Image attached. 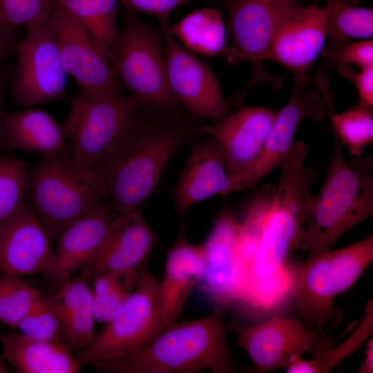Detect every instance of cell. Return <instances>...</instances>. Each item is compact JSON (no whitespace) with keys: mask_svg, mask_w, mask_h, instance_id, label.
<instances>
[{"mask_svg":"<svg viewBox=\"0 0 373 373\" xmlns=\"http://www.w3.org/2000/svg\"><path fill=\"white\" fill-rule=\"evenodd\" d=\"M198 127L181 119H159L142 111L119 144L96 169L109 203L119 213L140 209L155 190L169 162Z\"/></svg>","mask_w":373,"mask_h":373,"instance_id":"6da1fadb","label":"cell"},{"mask_svg":"<svg viewBox=\"0 0 373 373\" xmlns=\"http://www.w3.org/2000/svg\"><path fill=\"white\" fill-rule=\"evenodd\" d=\"M227 309L215 306L204 317L175 323L140 349L92 366L105 373L236 372L224 322Z\"/></svg>","mask_w":373,"mask_h":373,"instance_id":"7a4b0ae2","label":"cell"},{"mask_svg":"<svg viewBox=\"0 0 373 373\" xmlns=\"http://www.w3.org/2000/svg\"><path fill=\"white\" fill-rule=\"evenodd\" d=\"M372 216L373 157H354L347 162L335 134L327 177L296 249L308 251L309 258L329 251L343 234Z\"/></svg>","mask_w":373,"mask_h":373,"instance_id":"3957f363","label":"cell"},{"mask_svg":"<svg viewBox=\"0 0 373 373\" xmlns=\"http://www.w3.org/2000/svg\"><path fill=\"white\" fill-rule=\"evenodd\" d=\"M106 57L121 87L130 92L142 113L159 119H180L184 108L169 88L164 37L129 9Z\"/></svg>","mask_w":373,"mask_h":373,"instance_id":"277c9868","label":"cell"},{"mask_svg":"<svg viewBox=\"0 0 373 373\" xmlns=\"http://www.w3.org/2000/svg\"><path fill=\"white\" fill-rule=\"evenodd\" d=\"M27 196L50 238L109 203L105 180L97 169L79 167L67 150L43 155L28 172Z\"/></svg>","mask_w":373,"mask_h":373,"instance_id":"5b68a950","label":"cell"},{"mask_svg":"<svg viewBox=\"0 0 373 373\" xmlns=\"http://www.w3.org/2000/svg\"><path fill=\"white\" fill-rule=\"evenodd\" d=\"M307 154L305 144L294 142L279 165L278 184L246 283L251 278L270 276L286 265L313 213L312 186L318 173L305 164Z\"/></svg>","mask_w":373,"mask_h":373,"instance_id":"8992f818","label":"cell"},{"mask_svg":"<svg viewBox=\"0 0 373 373\" xmlns=\"http://www.w3.org/2000/svg\"><path fill=\"white\" fill-rule=\"evenodd\" d=\"M372 260V235L309 258L296 271L291 290L304 325L323 333V326L334 316V298L350 287Z\"/></svg>","mask_w":373,"mask_h":373,"instance_id":"52a82bcc","label":"cell"},{"mask_svg":"<svg viewBox=\"0 0 373 373\" xmlns=\"http://www.w3.org/2000/svg\"><path fill=\"white\" fill-rule=\"evenodd\" d=\"M140 114V106L131 95L95 96L82 90L61 124L75 163L84 169H96Z\"/></svg>","mask_w":373,"mask_h":373,"instance_id":"ba28073f","label":"cell"},{"mask_svg":"<svg viewBox=\"0 0 373 373\" xmlns=\"http://www.w3.org/2000/svg\"><path fill=\"white\" fill-rule=\"evenodd\" d=\"M157 283L147 267L117 316L81 349L80 367L138 350L161 332Z\"/></svg>","mask_w":373,"mask_h":373,"instance_id":"9c48e42d","label":"cell"},{"mask_svg":"<svg viewBox=\"0 0 373 373\" xmlns=\"http://www.w3.org/2000/svg\"><path fill=\"white\" fill-rule=\"evenodd\" d=\"M26 26L27 35L16 47L11 90L17 104L32 107L61 97L68 73L50 17Z\"/></svg>","mask_w":373,"mask_h":373,"instance_id":"30bf717a","label":"cell"},{"mask_svg":"<svg viewBox=\"0 0 373 373\" xmlns=\"http://www.w3.org/2000/svg\"><path fill=\"white\" fill-rule=\"evenodd\" d=\"M226 329L237 334L238 345L261 373L287 370L305 352L315 356L334 345L325 334L309 329L300 321L277 316L258 325L233 323Z\"/></svg>","mask_w":373,"mask_h":373,"instance_id":"8fae6325","label":"cell"},{"mask_svg":"<svg viewBox=\"0 0 373 373\" xmlns=\"http://www.w3.org/2000/svg\"><path fill=\"white\" fill-rule=\"evenodd\" d=\"M332 114V99L325 89L312 86L309 78L295 79L290 97L278 111L259 157L245 172L230 178L229 194L251 187L279 166L290 150L303 120L321 121Z\"/></svg>","mask_w":373,"mask_h":373,"instance_id":"7c38bea8","label":"cell"},{"mask_svg":"<svg viewBox=\"0 0 373 373\" xmlns=\"http://www.w3.org/2000/svg\"><path fill=\"white\" fill-rule=\"evenodd\" d=\"M171 91L178 103L193 115L218 122L229 115L217 77L211 68L186 50L169 30V21L160 23Z\"/></svg>","mask_w":373,"mask_h":373,"instance_id":"4fadbf2b","label":"cell"},{"mask_svg":"<svg viewBox=\"0 0 373 373\" xmlns=\"http://www.w3.org/2000/svg\"><path fill=\"white\" fill-rule=\"evenodd\" d=\"M157 242L155 231L138 210L117 212L107 238L96 257L84 267L88 278L111 273L133 291L148 267V260Z\"/></svg>","mask_w":373,"mask_h":373,"instance_id":"5bb4252c","label":"cell"},{"mask_svg":"<svg viewBox=\"0 0 373 373\" xmlns=\"http://www.w3.org/2000/svg\"><path fill=\"white\" fill-rule=\"evenodd\" d=\"M326 8L314 3L285 8L280 14L271 37L268 60L284 66L296 80L307 74L326 43Z\"/></svg>","mask_w":373,"mask_h":373,"instance_id":"9a60e30c","label":"cell"},{"mask_svg":"<svg viewBox=\"0 0 373 373\" xmlns=\"http://www.w3.org/2000/svg\"><path fill=\"white\" fill-rule=\"evenodd\" d=\"M66 73L82 90L95 96L121 94V86L106 56L95 45L82 24L57 5L50 17Z\"/></svg>","mask_w":373,"mask_h":373,"instance_id":"2e32d148","label":"cell"},{"mask_svg":"<svg viewBox=\"0 0 373 373\" xmlns=\"http://www.w3.org/2000/svg\"><path fill=\"white\" fill-rule=\"evenodd\" d=\"M50 239L40 218L25 202L0 224V271L48 276L55 263Z\"/></svg>","mask_w":373,"mask_h":373,"instance_id":"e0dca14e","label":"cell"},{"mask_svg":"<svg viewBox=\"0 0 373 373\" xmlns=\"http://www.w3.org/2000/svg\"><path fill=\"white\" fill-rule=\"evenodd\" d=\"M239 224L233 211L225 207L207 240L201 244L204 271L200 283L215 306L229 307L233 300H242L243 296L245 278L236 255Z\"/></svg>","mask_w":373,"mask_h":373,"instance_id":"ac0fdd59","label":"cell"},{"mask_svg":"<svg viewBox=\"0 0 373 373\" xmlns=\"http://www.w3.org/2000/svg\"><path fill=\"white\" fill-rule=\"evenodd\" d=\"M278 111L247 107L228 115L214 124L198 127L220 144L230 178L248 170L259 157L273 126Z\"/></svg>","mask_w":373,"mask_h":373,"instance_id":"d6986e66","label":"cell"},{"mask_svg":"<svg viewBox=\"0 0 373 373\" xmlns=\"http://www.w3.org/2000/svg\"><path fill=\"white\" fill-rule=\"evenodd\" d=\"M227 30L231 39L229 61H249L258 66L268 60L276 22L287 7L297 0H226Z\"/></svg>","mask_w":373,"mask_h":373,"instance_id":"ffe728a7","label":"cell"},{"mask_svg":"<svg viewBox=\"0 0 373 373\" xmlns=\"http://www.w3.org/2000/svg\"><path fill=\"white\" fill-rule=\"evenodd\" d=\"M230 183L218 142L210 136L193 144L172 192L178 216H183L192 206L214 195H229Z\"/></svg>","mask_w":373,"mask_h":373,"instance_id":"44dd1931","label":"cell"},{"mask_svg":"<svg viewBox=\"0 0 373 373\" xmlns=\"http://www.w3.org/2000/svg\"><path fill=\"white\" fill-rule=\"evenodd\" d=\"M184 224L175 242L168 249L162 279L157 283L161 332L176 323L192 289L204 271L202 245H193L185 237Z\"/></svg>","mask_w":373,"mask_h":373,"instance_id":"7402d4cb","label":"cell"},{"mask_svg":"<svg viewBox=\"0 0 373 373\" xmlns=\"http://www.w3.org/2000/svg\"><path fill=\"white\" fill-rule=\"evenodd\" d=\"M117 213L107 204L90 211L62 231L55 251L54 267L48 275L53 283L62 285L76 269L96 257Z\"/></svg>","mask_w":373,"mask_h":373,"instance_id":"603a6c76","label":"cell"},{"mask_svg":"<svg viewBox=\"0 0 373 373\" xmlns=\"http://www.w3.org/2000/svg\"><path fill=\"white\" fill-rule=\"evenodd\" d=\"M1 356L20 373H77L79 365L68 350L57 341L21 334L1 335Z\"/></svg>","mask_w":373,"mask_h":373,"instance_id":"cb8c5ba5","label":"cell"},{"mask_svg":"<svg viewBox=\"0 0 373 373\" xmlns=\"http://www.w3.org/2000/svg\"><path fill=\"white\" fill-rule=\"evenodd\" d=\"M1 142L13 149L43 155L68 149L61 125L48 113L37 109L6 114Z\"/></svg>","mask_w":373,"mask_h":373,"instance_id":"d4e9b609","label":"cell"},{"mask_svg":"<svg viewBox=\"0 0 373 373\" xmlns=\"http://www.w3.org/2000/svg\"><path fill=\"white\" fill-rule=\"evenodd\" d=\"M82 274L62 284L52 297L62 321V331L70 347L82 349L94 337L92 289Z\"/></svg>","mask_w":373,"mask_h":373,"instance_id":"484cf974","label":"cell"},{"mask_svg":"<svg viewBox=\"0 0 373 373\" xmlns=\"http://www.w3.org/2000/svg\"><path fill=\"white\" fill-rule=\"evenodd\" d=\"M169 30L193 52L207 57L229 56L226 27L216 9L203 8L191 12L170 26Z\"/></svg>","mask_w":373,"mask_h":373,"instance_id":"4316f807","label":"cell"},{"mask_svg":"<svg viewBox=\"0 0 373 373\" xmlns=\"http://www.w3.org/2000/svg\"><path fill=\"white\" fill-rule=\"evenodd\" d=\"M85 28L106 56L119 37L117 26L119 0H57Z\"/></svg>","mask_w":373,"mask_h":373,"instance_id":"83f0119b","label":"cell"},{"mask_svg":"<svg viewBox=\"0 0 373 373\" xmlns=\"http://www.w3.org/2000/svg\"><path fill=\"white\" fill-rule=\"evenodd\" d=\"M276 188L271 184L262 186L256 193L245 219L239 224L236 255L238 263L245 276V283L250 275L253 262L260 245Z\"/></svg>","mask_w":373,"mask_h":373,"instance_id":"f1b7e54d","label":"cell"},{"mask_svg":"<svg viewBox=\"0 0 373 373\" xmlns=\"http://www.w3.org/2000/svg\"><path fill=\"white\" fill-rule=\"evenodd\" d=\"M325 8L327 42L324 48L339 47L352 39L372 37V9L350 6L343 0H329Z\"/></svg>","mask_w":373,"mask_h":373,"instance_id":"f546056e","label":"cell"},{"mask_svg":"<svg viewBox=\"0 0 373 373\" xmlns=\"http://www.w3.org/2000/svg\"><path fill=\"white\" fill-rule=\"evenodd\" d=\"M373 334V302L369 300L363 318L354 332L336 347H329L312 359H300L286 370L288 373H325L356 352Z\"/></svg>","mask_w":373,"mask_h":373,"instance_id":"4dcf8cb0","label":"cell"},{"mask_svg":"<svg viewBox=\"0 0 373 373\" xmlns=\"http://www.w3.org/2000/svg\"><path fill=\"white\" fill-rule=\"evenodd\" d=\"M331 121L341 144L354 157H362L363 149L373 142L372 106L359 102L343 113L332 114Z\"/></svg>","mask_w":373,"mask_h":373,"instance_id":"1f68e13d","label":"cell"},{"mask_svg":"<svg viewBox=\"0 0 373 373\" xmlns=\"http://www.w3.org/2000/svg\"><path fill=\"white\" fill-rule=\"evenodd\" d=\"M40 294L19 276L3 273L0 276V320L17 327Z\"/></svg>","mask_w":373,"mask_h":373,"instance_id":"d6a6232c","label":"cell"},{"mask_svg":"<svg viewBox=\"0 0 373 373\" xmlns=\"http://www.w3.org/2000/svg\"><path fill=\"white\" fill-rule=\"evenodd\" d=\"M28 172L25 162L0 155V224L26 202Z\"/></svg>","mask_w":373,"mask_h":373,"instance_id":"836d02e7","label":"cell"},{"mask_svg":"<svg viewBox=\"0 0 373 373\" xmlns=\"http://www.w3.org/2000/svg\"><path fill=\"white\" fill-rule=\"evenodd\" d=\"M93 278L95 319L100 323L108 324L119 313L132 291L121 278L111 273L98 274Z\"/></svg>","mask_w":373,"mask_h":373,"instance_id":"e575fe53","label":"cell"},{"mask_svg":"<svg viewBox=\"0 0 373 373\" xmlns=\"http://www.w3.org/2000/svg\"><path fill=\"white\" fill-rule=\"evenodd\" d=\"M296 271L285 265L270 276L250 279L245 285L242 300L270 309L291 293Z\"/></svg>","mask_w":373,"mask_h":373,"instance_id":"d590c367","label":"cell"},{"mask_svg":"<svg viewBox=\"0 0 373 373\" xmlns=\"http://www.w3.org/2000/svg\"><path fill=\"white\" fill-rule=\"evenodd\" d=\"M17 328L30 337L56 341L58 333L62 330V321L52 298L41 294Z\"/></svg>","mask_w":373,"mask_h":373,"instance_id":"8d00e7d4","label":"cell"},{"mask_svg":"<svg viewBox=\"0 0 373 373\" xmlns=\"http://www.w3.org/2000/svg\"><path fill=\"white\" fill-rule=\"evenodd\" d=\"M57 5V0H0V28L14 33L22 24L49 18Z\"/></svg>","mask_w":373,"mask_h":373,"instance_id":"74e56055","label":"cell"},{"mask_svg":"<svg viewBox=\"0 0 373 373\" xmlns=\"http://www.w3.org/2000/svg\"><path fill=\"white\" fill-rule=\"evenodd\" d=\"M321 52L338 66L352 64L362 68L373 66V41L370 39L347 43L336 48H324Z\"/></svg>","mask_w":373,"mask_h":373,"instance_id":"f35d334b","label":"cell"},{"mask_svg":"<svg viewBox=\"0 0 373 373\" xmlns=\"http://www.w3.org/2000/svg\"><path fill=\"white\" fill-rule=\"evenodd\" d=\"M121 5L132 11L155 16L160 22L169 21L172 12L179 6L195 0H119ZM216 1L217 0H208Z\"/></svg>","mask_w":373,"mask_h":373,"instance_id":"ab89813d","label":"cell"},{"mask_svg":"<svg viewBox=\"0 0 373 373\" xmlns=\"http://www.w3.org/2000/svg\"><path fill=\"white\" fill-rule=\"evenodd\" d=\"M347 66H340L341 73L354 81L359 102L373 107V66L362 68L359 73L348 70Z\"/></svg>","mask_w":373,"mask_h":373,"instance_id":"60d3db41","label":"cell"},{"mask_svg":"<svg viewBox=\"0 0 373 373\" xmlns=\"http://www.w3.org/2000/svg\"><path fill=\"white\" fill-rule=\"evenodd\" d=\"M14 45V33L0 28V65L8 55Z\"/></svg>","mask_w":373,"mask_h":373,"instance_id":"b9f144b4","label":"cell"},{"mask_svg":"<svg viewBox=\"0 0 373 373\" xmlns=\"http://www.w3.org/2000/svg\"><path fill=\"white\" fill-rule=\"evenodd\" d=\"M358 372L372 373L373 372V338L371 336L367 341L365 350L364 361L361 365Z\"/></svg>","mask_w":373,"mask_h":373,"instance_id":"7bdbcfd3","label":"cell"},{"mask_svg":"<svg viewBox=\"0 0 373 373\" xmlns=\"http://www.w3.org/2000/svg\"><path fill=\"white\" fill-rule=\"evenodd\" d=\"M3 91L1 84H0V143L1 142L2 128L5 117L4 113V102H3Z\"/></svg>","mask_w":373,"mask_h":373,"instance_id":"ee69618b","label":"cell"},{"mask_svg":"<svg viewBox=\"0 0 373 373\" xmlns=\"http://www.w3.org/2000/svg\"><path fill=\"white\" fill-rule=\"evenodd\" d=\"M9 367L6 365V361L0 356V373H4L8 372Z\"/></svg>","mask_w":373,"mask_h":373,"instance_id":"f6af8a7d","label":"cell"},{"mask_svg":"<svg viewBox=\"0 0 373 373\" xmlns=\"http://www.w3.org/2000/svg\"><path fill=\"white\" fill-rule=\"evenodd\" d=\"M312 1H313V2H314V1H316V0H312Z\"/></svg>","mask_w":373,"mask_h":373,"instance_id":"bcb514c9","label":"cell"}]
</instances>
